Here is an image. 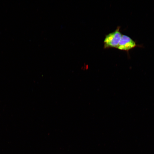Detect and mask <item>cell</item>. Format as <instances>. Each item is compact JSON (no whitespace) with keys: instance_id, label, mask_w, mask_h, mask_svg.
<instances>
[{"instance_id":"2","label":"cell","mask_w":154,"mask_h":154,"mask_svg":"<svg viewBox=\"0 0 154 154\" xmlns=\"http://www.w3.org/2000/svg\"><path fill=\"white\" fill-rule=\"evenodd\" d=\"M137 46L135 42L131 38L122 35L117 48L120 50L128 51Z\"/></svg>"},{"instance_id":"1","label":"cell","mask_w":154,"mask_h":154,"mask_svg":"<svg viewBox=\"0 0 154 154\" xmlns=\"http://www.w3.org/2000/svg\"><path fill=\"white\" fill-rule=\"evenodd\" d=\"M120 28L118 27L114 31L106 36L104 41V48H117L122 35L120 31Z\"/></svg>"}]
</instances>
